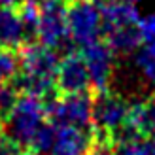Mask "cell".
Returning a JSON list of instances; mask_svg holds the SVG:
<instances>
[{
    "instance_id": "6da1fadb",
    "label": "cell",
    "mask_w": 155,
    "mask_h": 155,
    "mask_svg": "<svg viewBox=\"0 0 155 155\" xmlns=\"http://www.w3.org/2000/svg\"><path fill=\"white\" fill-rule=\"evenodd\" d=\"M59 57L55 49L45 48L42 44H25L21 48L19 72L15 85L21 93H32L36 97L48 98L55 91Z\"/></svg>"
},
{
    "instance_id": "7a4b0ae2",
    "label": "cell",
    "mask_w": 155,
    "mask_h": 155,
    "mask_svg": "<svg viewBox=\"0 0 155 155\" xmlns=\"http://www.w3.org/2000/svg\"><path fill=\"white\" fill-rule=\"evenodd\" d=\"M45 121V98L32 93H19L13 108L2 123L6 125V133L21 146H30L34 134Z\"/></svg>"
},
{
    "instance_id": "3957f363",
    "label": "cell",
    "mask_w": 155,
    "mask_h": 155,
    "mask_svg": "<svg viewBox=\"0 0 155 155\" xmlns=\"http://www.w3.org/2000/svg\"><path fill=\"white\" fill-rule=\"evenodd\" d=\"M45 115L48 121L55 127L70 125L78 129L91 130L93 125V95L72 93V95H59L45 98Z\"/></svg>"
},
{
    "instance_id": "277c9868",
    "label": "cell",
    "mask_w": 155,
    "mask_h": 155,
    "mask_svg": "<svg viewBox=\"0 0 155 155\" xmlns=\"http://www.w3.org/2000/svg\"><path fill=\"white\" fill-rule=\"evenodd\" d=\"M66 28L70 42L87 45L100 40L102 34V15L98 0H70L66 2Z\"/></svg>"
},
{
    "instance_id": "5b68a950",
    "label": "cell",
    "mask_w": 155,
    "mask_h": 155,
    "mask_svg": "<svg viewBox=\"0 0 155 155\" xmlns=\"http://www.w3.org/2000/svg\"><path fill=\"white\" fill-rule=\"evenodd\" d=\"M36 36L42 45L55 51L68 45L70 38L66 28V0H42Z\"/></svg>"
},
{
    "instance_id": "8992f818",
    "label": "cell",
    "mask_w": 155,
    "mask_h": 155,
    "mask_svg": "<svg viewBox=\"0 0 155 155\" xmlns=\"http://www.w3.org/2000/svg\"><path fill=\"white\" fill-rule=\"evenodd\" d=\"M129 112V102L123 100V97L115 95L110 91H100L95 93L93 97V130H100V133L115 134L117 130L125 125Z\"/></svg>"
},
{
    "instance_id": "52a82bcc",
    "label": "cell",
    "mask_w": 155,
    "mask_h": 155,
    "mask_svg": "<svg viewBox=\"0 0 155 155\" xmlns=\"http://www.w3.org/2000/svg\"><path fill=\"white\" fill-rule=\"evenodd\" d=\"M81 57L89 72L91 89L95 93L106 91L112 83L114 70H115V53L110 49V45L104 40H95L83 45Z\"/></svg>"
},
{
    "instance_id": "ba28073f",
    "label": "cell",
    "mask_w": 155,
    "mask_h": 155,
    "mask_svg": "<svg viewBox=\"0 0 155 155\" xmlns=\"http://www.w3.org/2000/svg\"><path fill=\"white\" fill-rule=\"evenodd\" d=\"M89 89V72L81 53L68 51L63 59H59L55 74V91L59 95H72V93H85Z\"/></svg>"
},
{
    "instance_id": "9c48e42d",
    "label": "cell",
    "mask_w": 155,
    "mask_h": 155,
    "mask_svg": "<svg viewBox=\"0 0 155 155\" xmlns=\"http://www.w3.org/2000/svg\"><path fill=\"white\" fill-rule=\"evenodd\" d=\"M28 40V32L15 6H0V48L17 51Z\"/></svg>"
},
{
    "instance_id": "30bf717a",
    "label": "cell",
    "mask_w": 155,
    "mask_h": 155,
    "mask_svg": "<svg viewBox=\"0 0 155 155\" xmlns=\"http://www.w3.org/2000/svg\"><path fill=\"white\" fill-rule=\"evenodd\" d=\"M91 138V130L78 129L70 125L55 127V136L49 155H85L87 144Z\"/></svg>"
},
{
    "instance_id": "8fae6325",
    "label": "cell",
    "mask_w": 155,
    "mask_h": 155,
    "mask_svg": "<svg viewBox=\"0 0 155 155\" xmlns=\"http://www.w3.org/2000/svg\"><path fill=\"white\" fill-rule=\"evenodd\" d=\"M100 15H102V32L110 28L121 27H136L140 19L138 8L130 2L123 0H106L100 4Z\"/></svg>"
},
{
    "instance_id": "7c38bea8",
    "label": "cell",
    "mask_w": 155,
    "mask_h": 155,
    "mask_svg": "<svg viewBox=\"0 0 155 155\" xmlns=\"http://www.w3.org/2000/svg\"><path fill=\"white\" fill-rule=\"evenodd\" d=\"M104 42L110 45V49L115 55H129L134 49L140 48L142 38L136 27H121V28H110L104 30Z\"/></svg>"
},
{
    "instance_id": "4fadbf2b",
    "label": "cell",
    "mask_w": 155,
    "mask_h": 155,
    "mask_svg": "<svg viewBox=\"0 0 155 155\" xmlns=\"http://www.w3.org/2000/svg\"><path fill=\"white\" fill-rule=\"evenodd\" d=\"M136 66L144 80L155 87V40L144 42V48L136 55Z\"/></svg>"
},
{
    "instance_id": "5bb4252c",
    "label": "cell",
    "mask_w": 155,
    "mask_h": 155,
    "mask_svg": "<svg viewBox=\"0 0 155 155\" xmlns=\"http://www.w3.org/2000/svg\"><path fill=\"white\" fill-rule=\"evenodd\" d=\"M114 151H115L114 136L108 133H100V130L91 129V138H89L85 155H114Z\"/></svg>"
},
{
    "instance_id": "9a60e30c",
    "label": "cell",
    "mask_w": 155,
    "mask_h": 155,
    "mask_svg": "<svg viewBox=\"0 0 155 155\" xmlns=\"http://www.w3.org/2000/svg\"><path fill=\"white\" fill-rule=\"evenodd\" d=\"M19 72V57L15 51L0 48V87L15 80Z\"/></svg>"
},
{
    "instance_id": "2e32d148",
    "label": "cell",
    "mask_w": 155,
    "mask_h": 155,
    "mask_svg": "<svg viewBox=\"0 0 155 155\" xmlns=\"http://www.w3.org/2000/svg\"><path fill=\"white\" fill-rule=\"evenodd\" d=\"M53 136H55V125L49 121H45L44 125L38 129V133L34 134L32 142H30V146H32V150L38 151V153H49L51 150V144H53Z\"/></svg>"
},
{
    "instance_id": "e0dca14e",
    "label": "cell",
    "mask_w": 155,
    "mask_h": 155,
    "mask_svg": "<svg viewBox=\"0 0 155 155\" xmlns=\"http://www.w3.org/2000/svg\"><path fill=\"white\" fill-rule=\"evenodd\" d=\"M17 10H19V15L23 19V25H25L28 36L36 34V25H38V17H40V4L36 0H25Z\"/></svg>"
},
{
    "instance_id": "ac0fdd59",
    "label": "cell",
    "mask_w": 155,
    "mask_h": 155,
    "mask_svg": "<svg viewBox=\"0 0 155 155\" xmlns=\"http://www.w3.org/2000/svg\"><path fill=\"white\" fill-rule=\"evenodd\" d=\"M114 155H150V146L146 144V138H127L115 142Z\"/></svg>"
},
{
    "instance_id": "d6986e66",
    "label": "cell",
    "mask_w": 155,
    "mask_h": 155,
    "mask_svg": "<svg viewBox=\"0 0 155 155\" xmlns=\"http://www.w3.org/2000/svg\"><path fill=\"white\" fill-rule=\"evenodd\" d=\"M19 89H17V85L15 83H6L0 87V123H2L6 119V115L10 114V110L13 108L15 104V100H17L19 97Z\"/></svg>"
},
{
    "instance_id": "ffe728a7",
    "label": "cell",
    "mask_w": 155,
    "mask_h": 155,
    "mask_svg": "<svg viewBox=\"0 0 155 155\" xmlns=\"http://www.w3.org/2000/svg\"><path fill=\"white\" fill-rule=\"evenodd\" d=\"M138 32H140L142 42L155 40V10L148 12L146 15H140V19H138Z\"/></svg>"
},
{
    "instance_id": "44dd1931",
    "label": "cell",
    "mask_w": 155,
    "mask_h": 155,
    "mask_svg": "<svg viewBox=\"0 0 155 155\" xmlns=\"http://www.w3.org/2000/svg\"><path fill=\"white\" fill-rule=\"evenodd\" d=\"M23 146L12 138L6 130H0V155H21L23 153Z\"/></svg>"
},
{
    "instance_id": "7402d4cb",
    "label": "cell",
    "mask_w": 155,
    "mask_h": 155,
    "mask_svg": "<svg viewBox=\"0 0 155 155\" xmlns=\"http://www.w3.org/2000/svg\"><path fill=\"white\" fill-rule=\"evenodd\" d=\"M17 0H0V6H15Z\"/></svg>"
},
{
    "instance_id": "603a6c76",
    "label": "cell",
    "mask_w": 155,
    "mask_h": 155,
    "mask_svg": "<svg viewBox=\"0 0 155 155\" xmlns=\"http://www.w3.org/2000/svg\"><path fill=\"white\" fill-rule=\"evenodd\" d=\"M150 155H155V133H153V142L150 146Z\"/></svg>"
},
{
    "instance_id": "cb8c5ba5",
    "label": "cell",
    "mask_w": 155,
    "mask_h": 155,
    "mask_svg": "<svg viewBox=\"0 0 155 155\" xmlns=\"http://www.w3.org/2000/svg\"><path fill=\"white\" fill-rule=\"evenodd\" d=\"M123 2H130V4H140V2H144V0H123Z\"/></svg>"
},
{
    "instance_id": "d4e9b609",
    "label": "cell",
    "mask_w": 155,
    "mask_h": 155,
    "mask_svg": "<svg viewBox=\"0 0 155 155\" xmlns=\"http://www.w3.org/2000/svg\"><path fill=\"white\" fill-rule=\"evenodd\" d=\"M21 155H42V153H38V151H34V150H32V151H27V153H21Z\"/></svg>"
},
{
    "instance_id": "484cf974",
    "label": "cell",
    "mask_w": 155,
    "mask_h": 155,
    "mask_svg": "<svg viewBox=\"0 0 155 155\" xmlns=\"http://www.w3.org/2000/svg\"><path fill=\"white\" fill-rule=\"evenodd\" d=\"M36 2H42V0H36Z\"/></svg>"
}]
</instances>
